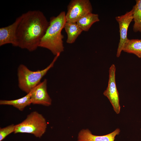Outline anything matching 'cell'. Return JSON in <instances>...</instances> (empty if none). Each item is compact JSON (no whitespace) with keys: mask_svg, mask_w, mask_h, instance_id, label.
I'll use <instances>...</instances> for the list:
<instances>
[{"mask_svg":"<svg viewBox=\"0 0 141 141\" xmlns=\"http://www.w3.org/2000/svg\"><path fill=\"white\" fill-rule=\"evenodd\" d=\"M60 54H58L55 56L50 64L42 70L33 71L24 64L20 65L17 70L18 86L20 89L27 94L30 92L33 89L40 83L43 77L53 67Z\"/></svg>","mask_w":141,"mask_h":141,"instance_id":"cell-3","label":"cell"},{"mask_svg":"<svg viewBox=\"0 0 141 141\" xmlns=\"http://www.w3.org/2000/svg\"><path fill=\"white\" fill-rule=\"evenodd\" d=\"M66 13L61 11L56 16L50 18L49 25L42 39L39 47L47 49L56 56L64 50L61 31L66 22Z\"/></svg>","mask_w":141,"mask_h":141,"instance_id":"cell-2","label":"cell"},{"mask_svg":"<svg viewBox=\"0 0 141 141\" xmlns=\"http://www.w3.org/2000/svg\"><path fill=\"white\" fill-rule=\"evenodd\" d=\"M133 14L132 9L124 15L116 16L115 18L119 25L120 36L116 54L117 57L120 56L125 44L129 39L127 37V31L129 25L133 19Z\"/></svg>","mask_w":141,"mask_h":141,"instance_id":"cell-7","label":"cell"},{"mask_svg":"<svg viewBox=\"0 0 141 141\" xmlns=\"http://www.w3.org/2000/svg\"><path fill=\"white\" fill-rule=\"evenodd\" d=\"M116 67L112 64L110 67L108 86L103 92V95L109 100L114 111L117 114L119 113L120 106L119 95L116 86L115 80Z\"/></svg>","mask_w":141,"mask_h":141,"instance_id":"cell-6","label":"cell"},{"mask_svg":"<svg viewBox=\"0 0 141 141\" xmlns=\"http://www.w3.org/2000/svg\"><path fill=\"white\" fill-rule=\"evenodd\" d=\"M120 132L119 129L117 128L109 134L98 136L93 134L88 129H83L78 134L77 141H114L115 136Z\"/></svg>","mask_w":141,"mask_h":141,"instance_id":"cell-10","label":"cell"},{"mask_svg":"<svg viewBox=\"0 0 141 141\" xmlns=\"http://www.w3.org/2000/svg\"><path fill=\"white\" fill-rule=\"evenodd\" d=\"M47 124L43 115L36 111L27 115L22 122L15 125L14 133H26L40 138L45 132Z\"/></svg>","mask_w":141,"mask_h":141,"instance_id":"cell-4","label":"cell"},{"mask_svg":"<svg viewBox=\"0 0 141 141\" xmlns=\"http://www.w3.org/2000/svg\"><path fill=\"white\" fill-rule=\"evenodd\" d=\"M92 8L89 0H72L67 7L66 22H76L85 15L92 13Z\"/></svg>","mask_w":141,"mask_h":141,"instance_id":"cell-5","label":"cell"},{"mask_svg":"<svg viewBox=\"0 0 141 141\" xmlns=\"http://www.w3.org/2000/svg\"><path fill=\"white\" fill-rule=\"evenodd\" d=\"M21 16L16 33L18 47L33 51L39 47L49 22L39 10L29 11Z\"/></svg>","mask_w":141,"mask_h":141,"instance_id":"cell-1","label":"cell"},{"mask_svg":"<svg viewBox=\"0 0 141 141\" xmlns=\"http://www.w3.org/2000/svg\"><path fill=\"white\" fill-rule=\"evenodd\" d=\"M64 28L67 34L66 42L68 44L74 43L83 31L76 22H66Z\"/></svg>","mask_w":141,"mask_h":141,"instance_id":"cell-12","label":"cell"},{"mask_svg":"<svg viewBox=\"0 0 141 141\" xmlns=\"http://www.w3.org/2000/svg\"><path fill=\"white\" fill-rule=\"evenodd\" d=\"M21 18H17L12 24L0 28V46L10 44L14 46L18 47L16 33L17 28Z\"/></svg>","mask_w":141,"mask_h":141,"instance_id":"cell-9","label":"cell"},{"mask_svg":"<svg viewBox=\"0 0 141 141\" xmlns=\"http://www.w3.org/2000/svg\"><path fill=\"white\" fill-rule=\"evenodd\" d=\"M47 80L45 79L32 89L31 96V104L46 106L51 105L52 100L47 92Z\"/></svg>","mask_w":141,"mask_h":141,"instance_id":"cell-8","label":"cell"},{"mask_svg":"<svg viewBox=\"0 0 141 141\" xmlns=\"http://www.w3.org/2000/svg\"><path fill=\"white\" fill-rule=\"evenodd\" d=\"M15 125L13 124L6 127L0 128V141H2L7 136L14 132Z\"/></svg>","mask_w":141,"mask_h":141,"instance_id":"cell-16","label":"cell"},{"mask_svg":"<svg viewBox=\"0 0 141 141\" xmlns=\"http://www.w3.org/2000/svg\"><path fill=\"white\" fill-rule=\"evenodd\" d=\"M136 4L132 8L133 20L134 22L133 29L135 32L141 33V0H136Z\"/></svg>","mask_w":141,"mask_h":141,"instance_id":"cell-15","label":"cell"},{"mask_svg":"<svg viewBox=\"0 0 141 141\" xmlns=\"http://www.w3.org/2000/svg\"><path fill=\"white\" fill-rule=\"evenodd\" d=\"M31 92L25 96L19 99L13 100H1L0 104L12 105L19 110L23 111L27 106L31 104Z\"/></svg>","mask_w":141,"mask_h":141,"instance_id":"cell-11","label":"cell"},{"mask_svg":"<svg viewBox=\"0 0 141 141\" xmlns=\"http://www.w3.org/2000/svg\"><path fill=\"white\" fill-rule=\"evenodd\" d=\"M99 21L98 14L91 13L81 18L76 23L83 31H87L94 23Z\"/></svg>","mask_w":141,"mask_h":141,"instance_id":"cell-13","label":"cell"},{"mask_svg":"<svg viewBox=\"0 0 141 141\" xmlns=\"http://www.w3.org/2000/svg\"><path fill=\"white\" fill-rule=\"evenodd\" d=\"M123 51L133 54L141 58V39H129L125 44Z\"/></svg>","mask_w":141,"mask_h":141,"instance_id":"cell-14","label":"cell"}]
</instances>
